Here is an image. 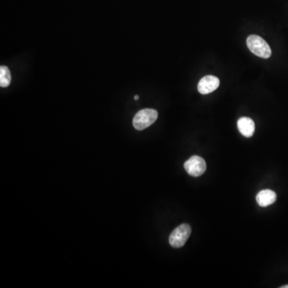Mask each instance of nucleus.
I'll list each match as a JSON object with an SVG mask.
<instances>
[{
	"label": "nucleus",
	"mask_w": 288,
	"mask_h": 288,
	"mask_svg": "<svg viewBox=\"0 0 288 288\" xmlns=\"http://www.w3.org/2000/svg\"><path fill=\"white\" fill-rule=\"evenodd\" d=\"M246 45L254 54L260 58L268 59L272 55V50L268 44L259 35H250L246 40Z\"/></svg>",
	"instance_id": "f257e3e1"
},
{
	"label": "nucleus",
	"mask_w": 288,
	"mask_h": 288,
	"mask_svg": "<svg viewBox=\"0 0 288 288\" xmlns=\"http://www.w3.org/2000/svg\"><path fill=\"white\" fill-rule=\"evenodd\" d=\"M158 112L154 109H143L135 116L133 126L138 131L147 128L157 120Z\"/></svg>",
	"instance_id": "f03ea898"
},
{
	"label": "nucleus",
	"mask_w": 288,
	"mask_h": 288,
	"mask_svg": "<svg viewBox=\"0 0 288 288\" xmlns=\"http://www.w3.org/2000/svg\"><path fill=\"white\" fill-rule=\"evenodd\" d=\"M191 233V227L187 223H183L176 227L169 236V243L174 248L184 246Z\"/></svg>",
	"instance_id": "7ed1b4c3"
},
{
	"label": "nucleus",
	"mask_w": 288,
	"mask_h": 288,
	"mask_svg": "<svg viewBox=\"0 0 288 288\" xmlns=\"http://www.w3.org/2000/svg\"><path fill=\"white\" fill-rule=\"evenodd\" d=\"M184 168L193 177H199L205 172L207 169L206 162L203 158L194 156L190 157L187 161L185 162Z\"/></svg>",
	"instance_id": "20e7f679"
},
{
	"label": "nucleus",
	"mask_w": 288,
	"mask_h": 288,
	"mask_svg": "<svg viewBox=\"0 0 288 288\" xmlns=\"http://www.w3.org/2000/svg\"><path fill=\"white\" fill-rule=\"evenodd\" d=\"M219 80L213 75H207L201 79L198 84V91L203 94L213 92L219 87Z\"/></svg>",
	"instance_id": "39448f33"
},
{
	"label": "nucleus",
	"mask_w": 288,
	"mask_h": 288,
	"mask_svg": "<svg viewBox=\"0 0 288 288\" xmlns=\"http://www.w3.org/2000/svg\"><path fill=\"white\" fill-rule=\"evenodd\" d=\"M237 126L239 132L246 138H250L255 133V123L248 117H242L239 119L238 120Z\"/></svg>",
	"instance_id": "423d86ee"
},
{
	"label": "nucleus",
	"mask_w": 288,
	"mask_h": 288,
	"mask_svg": "<svg viewBox=\"0 0 288 288\" xmlns=\"http://www.w3.org/2000/svg\"><path fill=\"white\" fill-rule=\"evenodd\" d=\"M276 198L277 196L276 192L266 189L258 193L256 196V201L260 207H266L273 204L276 202Z\"/></svg>",
	"instance_id": "0eeeda50"
},
{
	"label": "nucleus",
	"mask_w": 288,
	"mask_h": 288,
	"mask_svg": "<svg viewBox=\"0 0 288 288\" xmlns=\"http://www.w3.org/2000/svg\"><path fill=\"white\" fill-rule=\"evenodd\" d=\"M11 74L8 67L6 66L0 67V86L8 87L11 84Z\"/></svg>",
	"instance_id": "6e6552de"
},
{
	"label": "nucleus",
	"mask_w": 288,
	"mask_h": 288,
	"mask_svg": "<svg viewBox=\"0 0 288 288\" xmlns=\"http://www.w3.org/2000/svg\"><path fill=\"white\" fill-rule=\"evenodd\" d=\"M139 100V95L135 96V100Z\"/></svg>",
	"instance_id": "1a4fd4ad"
},
{
	"label": "nucleus",
	"mask_w": 288,
	"mask_h": 288,
	"mask_svg": "<svg viewBox=\"0 0 288 288\" xmlns=\"http://www.w3.org/2000/svg\"><path fill=\"white\" fill-rule=\"evenodd\" d=\"M281 288H288V285H285V286H281Z\"/></svg>",
	"instance_id": "9d476101"
}]
</instances>
